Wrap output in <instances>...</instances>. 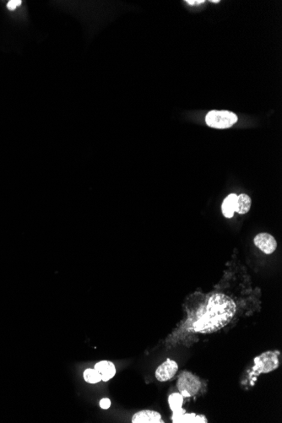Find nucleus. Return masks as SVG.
<instances>
[{
    "mask_svg": "<svg viewBox=\"0 0 282 423\" xmlns=\"http://www.w3.org/2000/svg\"><path fill=\"white\" fill-rule=\"evenodd\" d=\"M236 304L225 294L216 293L199 310L193 327L196 332L211 334L228 325L236 313Z\"/></svg>",
    "mask_w": 282,
    "mask_h": 423,
    "instance_id": "obj_1",
    "label": "nucleus"
},
{
    "mask_svg": "<svg viewBox=\"0 0 282 423\" xmlns=\"http://www.w3.org/2000/svg\"><path fill=\"white\" fill-rule=\"evenodd\" d=\"M177 388L183 397L195 396L201 388V382L198 376L189 371H183L178 376Z\"/></svg>",
    "mask_w": 282,
    "mask_h": 423,
    "instance_id": "obj_2",
    "label": "nucleus"
},
{
    "mask_svg": "<svg viewBox=\"0 0 282 423\" xmlns=\"http://www.w3.org/2000/svg\"><path fill=\"white\" fill-rule=\"evenodd\" d=\"M279 357V352L269 351L254 358V366L253 368L254 374L258 375L260 373H270L277 369L280 365Z\"/></svg>",
    "mask_w": 282,
    "mask_h": 423,
    "instance_id": "obj_3",
    "label": "nucleus"
},
{
    "mask_svg": "<svg viewBox=\"0 0 282 423\" xmlns=\"http://www.w3.org/2000/svg\"><path fill=\"white\" fill-rule=\"evenodd\" d=\"M236 114L229 111H210L205 117L208 126L215 128H228L237 122Z\"/></svg>",
    "mask_w": 282,
    "mask_h": 423,
    "instance_id": "obj_4",
    "label": "nucleus"
},
{
    "mask_svg": "<svg viewBox=\"0 0 282 423\" xmlns=\"http://www.w3.org/2000/svg\"><path fill=\"white\" fill-rule=\"evenodd\" d=\"M178 370V365L175 361L168 359L161 364L156 370V379L160 382H167L174 377Z\"/></svg>",
    "mask_w": 282,
    "mask_h": 423,
    "instance_id": "obj_5",
    "label": "nucleus"
},
{
    "mask_svg": "<svg viewBox=\"0 0 282 423\" xmlns=\"http://www.w3.org/2000/svg\"><path fill=\"white\" fill-rule=\"evenodd\" d=\"M254 242L256 247L266 254L274 253L277 247V242L273 236L269 233H259L254 238Z\"/></svg>",
    "mask_w": 282,
    "mask_h": 423,
    "instance_id": "obj_6",
    "label": "nucleus"
},
{
    "mask_svg": "<svg viewBox=\"0 0 282 423\" xmlns=\"http://www.w3.org/2000/svg\"><path fill=\"white\" fill-rule=\"evenodd\" d=\"M159 412L150 410L136 412L132 417V423H163Z\"/></svg>",
    "mask_w": 282,
    "mask_h": 423,
    "instance_id": "obj_7",
    "label": "nucleus"
},
{
    "mask_svg": "<svg viewBox=\"0 0 282 423\" xmlns=\"http://www.w3.org/2000/svg\"><path fill=\"white\" fill-rule=\"evenodd\" d=\"M94 368L101 374L102 381L104 382L113 379L117 372L114 364L110 361H101L95 365Z\"/></svg>",
    "mask_w": 282,
    "mask_h": 423,
    "instance_id": "obj_8",
    "label": "nucleus"
},
{
    "mask_svg": "<svg viewBox=\"0 0 282 423\" xmlns=\"http://www.w3.org/2000/svg\"><path fill=\"white\" fill-rule=\"evenodd\" d=\"M173 423H208L206 417L204 416H198V415L191 413L186 414L185 411H182L178 414H173L172 416Z\"/></svg>",
    "mask_w": 282,
    "mask_h": 423,
    "instance_id": "obj_9",
    "label": "nucleus"
},
{
    "mask_svg": "<svg viewBox=\"0 0 282 423\" xmlns=\"http://www.w3.org/2000/svg\"><path fill=\"white\" fill-rule=\"evenodd\" d=\"M237 198V194H229L223 201L222 207V213L225 217L231 218L234 215Z\"/></svg>",
    "mask_w": 282,
    "mask_h": 423,
    "instance_id": "obj_10",
    "label": "nucleus"
},
{
    "mask_svg": "<svg viewBox=\"0 0 282 423\" xmlns=\"http://www.w3.org/2000/svg\"><path fill=\"white\" fill-rule=\"evenodd\" d=\"M251 199L250 197L248 196L247 194H242L238 195L236 201V208H235V212H237L240 215L247 214L249 212V210L251 208Z\"/></svg>",
    "mask_w": 282,
    "mask_h": 423,
    "instance_id": "obj_11",
    "label": "nucleus"
},
{
    "mask_svg": "<svg viewBox=\"0 0 282 423\" xmlns=\"http://www.w3.org/2000/svg\"><path fill=\"white\" fill-rule=\"evenodd\" d=\"M183 398L184 397L180 393H171V395L168 397V404L173 413L183 409L182 406L183 404Z\"/></svg>",
    "mask_w": 282,
    "mask_h": 423,
    "instance_id": "obj_12",
    "label": "nucleus"
},
{
    "mask_svg": "<svg viewBox=\"0 0 282 423\" xmlns=\"http://www.w3.org/2000/svg\"><path fill=\"white\" fill-rule=\"evenodd\" d=\"M83 376H84L85 381L87 382L89 384H97L100 381H102L101 374L95 368H87L85 370Z\"/></svg>",
    "mask_w": 282,
    "mask_h": 423,
    "instance_id": "obj_13",
    "label": "nucleus"
},
{
    "mask_svg": "<svg viewBox=\"0 0 282 423\" xmlns=\"http://www.w3.org/2000/svg\"><path fill=\"white\" fill-rule=\"evenodd\" d=\"M21 3L22 2L21 0H10L9 1V3H7V9H9V10H15L16 7L21 5Z\"/></svg>",
    "mask_w": 282,
    "mask_h": 423,
    "instance_id": "obj_14",
    "label": "nucleus"
},
{
    "mask_svg": "<svg viewBox=\"0 0 282 423\" xmlns=\"http://www.w3.org/2000/svg\"><path fill=\"white\" fill-rule=\"evenodd\" d=\"M100 406H101V408L107 410L111 406V400L108 398H103L100 401Z\"/></svg>",
    "mask_w": 282,
    "mask_h": 423,
    "instance_id": "obj_15",
    "label": "nucleus"
},
{
    "mask_svg": "<svg viewBox=\"0 0 282 423\" xmlns=\"http://www.w3.org/2000/svg\"><path fill=\"white\" fill-rule=\"evenodd\" d=\"M187 3H189V4H196V3H204V0H200V1H186Z\"/></svg>",
    "mask_w": 282,
    "mask_h": 423,
    "instance_id": "obj_16",
    "label": "nucleus"
},
{
    "mask_svg": "<svg viewBox=\"0 0 282 423\" xmlns=\"http://www.w3.org/2000/svg\"><path fill=\"white\" fill-rule=\"evenodd\" d=\"M211 2H212V3H219L220 1H219V0H216V1H213V0H212V1H211Z\"/></svg>",
    "mask_w": 282,
    "mask_h": 423,
    "instance_id": "obj_17",
    "label": "nucleus"
}]
</instances>
